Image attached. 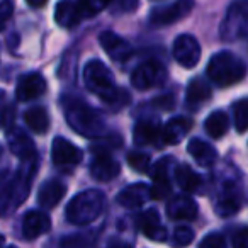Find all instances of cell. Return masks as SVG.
<instances>
[{"mask_svg":"<svg viewBox=\"0 0 248 248\" xmlns=\"http://www.w3.org/2000/svg\"><path fill=\"white\" fill-rule=\"evenodd\" d=\"M150 163H152V160H150V156L146 155V153L133 152L128 155V165L131 167L135 172H140V173L148 172Z\"/></svg>","mask_w":248,"mask_h":248,"instance_id":"32","label":"cell"},{"mask_svg":"<svg viewBox=\"0 0 248 248\" xmlns=\"http://www.w3.org/2000/svg\"><path fill=\"white\" fill-rule=\"evenodd\" d=\"M99 43L102 46V49L117 63L128 62L133 56V48L124 38H121L119 34L112 31H104L99 36Z\"/></svg>","mask_w":248,"mask_h":248,"instance_id":"10","label":"cell"},{"mask_svg":"<svg viewBox=\"0 0 248 248\" xmlns=\"http://www.w3.org/2000/svg\"><path fill=\"white\" fill-rule=\"evenodd\" d=\"M31 7H34V9H39V7H45L46 4H48V0H26Z\"/></svg>","mask_w":248,"mask_h":248,"instance_id":"40","label":"cell"},{"mask_svg":"<svg viewBox=\"0 0 248 248\" xmlns=\"http://www.w3.org/2000/svg\"><path fill=\"white\" fill-rule=\"evenodd\" d=\"M83 82L90 92L100 97L106 104H112V106L119 104L121 106V104L128 102L129 99L128 93L117 89L112 73L99 60H90L83 66Z\"/></svg>","mask_w":248,"mask_h":248,"instance_id":"1","label":"cell"},{"mask_svg":"<svg viewBox=\"0 0 248 248\" xmlns=\"http://www.w3.org/2000/svg\"><path fill=\"white\" fill-rule=\"evenodd\" d=\"M14 123V109L11 106L0 110V128L9 129Z\"/></svg>","mask_w":248,"mask_h":248,"instance_id":"37","label":"cell"},{"mask_svg":"<svg viewBox=\"0 0 248 248\" xmlns=\"http://www.w3.org/2000/svg\"><path fill=\"white\" fill-rule=\"evenodd\" d=\"M207 77L219 87H231L247 77V65L234 53L221 51L209 60Z\"/></svg>","mask_w":248,"mask_h":248,"instance_id":"3","label":"cell"},{"mask_svg":"<svg viewBox=\"0 0 248 248\" xmlns=\"http://www.w3.org/2000/svg\"><path fill=\"white\" fill-rule=\"evenodd\" d=\"M172 158H163L153 169V186H152V197L156 201H162L169 197L172 192V186H170V177H169V163Z\"/></svg>","mask_w":248,"mask_h":248,"instance_id":"18","label":"cell"},{"mask_svg":"<svg viewBox=\"0 0 248 248\" xmlns=\"http://www.w3.org/2000/svg\"><path fill=\"white\" fill-rule=\"evenodd\" d=\"M187 152L201 167H213L217 160V152L214 150V146L199 138L190 140L187 145Z\"/></svg>","mask_w":248,"mask_h":248,"instance_id":"24","label":"cell"},{"mask_svg":"<svg viewBox=\"0 0 248 248\" xmlns=\"http://www.w3.org/2000/svg\"><path fill=\"white\" fill-rule=\"evenodd\" d=\"M153 106L158 107V109H165V110H170L175 107V99H173V95H160L156 97L155 100H153Z\"/></svg>","mask_w":248,"mask_h":248,"instance_id":"38","label":"cell"},{"mask_svg":"<svg viewBox=\"0 0 248 248\" xmlns=\"http://www.w3.org/2000/svg\"><path fill=\"white\" fill-rule=\"evenodd\" d=\"M233 245L236 248H248V228H241L234 233Z\"/></svg>","mask_w":248,"mask_h":248,"instance_id":"39","label":"cell"},{"mask_svg":"<svg viewBox=\"0 0 248 248\" xmlns=\"http://www.w3.org/2000/svg\"><path fill=\"white\" fill-rule=\"evenodd\" d=\"M219 34L224 41H236L248 36V0H236L230 5L223 22Z\"/></svg>","mask_w":248,"mask_h":248,"instance_id":"6","label":"cell"},{"mask_svg":"<svg viewBox=\"0 0 248 248\" xmlns=\"http://www.w3.org/2000/svg\"><path fill=\"white\" fill-rule=\"evenodd\" d=\"M150 197H152V189L146 184H133V186H128L126 189L121 190L116 201L123 207L136 209V207H141L143 204L148 202Z\"/></svg>","mask_w":248,"mask_h":248,"instance_id":"13","label":"cell"},{"mask_svg":"<svg viewBox=\"0 0 248 248\" xmlns=\"http://www.w3.org/2000/svg\"><path fill=\"white\" fill-rule=\"evenodd\" d=\"M213 92H211V87L204 82L202 78H196L189 83L186 92V99H187V106H201V104L207 102L211 99Z\"/></svg>","mask_w":248,"mask_h":248,"instance_id":"28","label":"cell"},{"mask_svg":"<svg viewBox=\"0 0 248 248\" xmlns=\"http://www.w3.org/2000/svg\"><path fill=\"white\" fill-rule=\"evenodd\" d=\"M167 214L169 217L177 221H190L197 216V204L189 196H175L170 199L169 206H167Z\"/></svg>","mask_w":248,"mask_h":248,"instance_id":"21","label":"cell"},{"mask_svg":"<svg viewBox=\"0 0 248 248\" xmlns=\"http://www.w3.org/2000/svg\"><path fill=\"white\" fill-rule=\"evenodd\" d=\"M196 0H175L170 5L156 7L150 14V21L156 26H169L177 21H182L184 17L192 12Z\"/></svg>","mask_w":248,"mask_h":248,"instance_id":"8","label":"cell"},{"mask_svg":"<svg viewBox=\"0 0 248 248\" xmlns=\"http://www.w3.org/2000/svg\"><path fill=\"white\" fill-rule=\"evenodd\" d=\"M204 129H206V133L211 138H216V140L223 138L228 133V129H230V117L223 110H214L204 121Z\"/></svg>","mask_w":248,"mask_h":248,"instance_id":"27","label":"cell"},{"mask_svg":"<svg viewBox=\"0 0 248 248\" xmlns=\"http://www.w3.org/2000/svg\"><path fill=\"white\" fill-rule=\"evenodd\" d=\"M173 58L184 68H194L201 60V45L194 36L182 34L173 43Z\"/></svg>","mask_w":248,"mask_h":248,"instance_id":"9","label":"cell"},{"mask_svg":"<svg viewBox=\"0 0 248 248\" xmlns=\"http://www.w3.org/2000/svg\"><path fill=\"white\" fill-rule=\"evenodd\" d=\"M175 180L184 192H196L202 186V179L197 172H194L189 165L182 163L175 169Z\"/></svg>","mask_w":248,"mask_h":248,"instance_id":"26","label":"cell"},{"mask_svg":"<svg viewBox=\"0 0 248 248\" xmlns=\"http://www.w3.org/2000/svg\"><path fill=\"white\" fill-rule=\"evenodd\" d=\"M4 241H5V238H4V234H0V245H2V243H4Z\"/></svg>","mask_w":248,"mask_h":248,"instance_id":"41","label":"cell"},{"mask_svg":"<svg viewBox=\"0 0 248 248\" xmlns=\"http://www.w3.org/2000/svg\"><path fill=\"white\" fill-rule=\"evenodd\" d=\"M138 226L146 238L153 241L167 240V228L160 223V214L155 209H148L138 217Z\"/></svg>","mask_w":248,"mask_h":248,"instance_id":"19","label":"cell"},{"mask_svg":"<svg viewBox=\"0 0 248 248\" xmlns=\"http://www.w3.org/2000/svg\"><path fill=\"white\" fill-rule=\"evenodd\" d=\"M224 245H226L224 238L217 233L209 234V236L204 238V240L201 241V248H223Z\"/></svg>","mask_w":248,"mask_h":248,"instance_id":"36","label":"cell"},{"mask_svg":"<svg viewBox=\"0 0 248 248\" xmlns=\"http://www.w3.org/2000/svg\"><path fill=\"white\" fill-rule=\"evenodd\" d=\"M12 14H14V4H12L11 0L0 2V32L5 29L7 22L11 21Z\"/></svg>","mask_w":248,"mask_h":248,"instance_id":"35","label":"cell"},{"mask_svg":"<svg viewBox=\"0 0 248 248\" xmlns=\"http://www.w3.org/2000/svg\"><path fill=\"white\" fill-rule=\"evenodd\" d=\"M234 112V126H236L238 133L248 131V99L238 100L233 106Z\"/></svg>","mask_w":248,"mask_h":248,"instance_id":"30","label":"cell"},{"mask_svg":"<svg viewBox=\"0 0 248 248\" xmlns=\"http://www.w3.org/2000/svg\"><path fill=\"white\" fill-rule=\"evenodd\" d=\"M121 173V165L107 153H97L95 160L90 163V175L100 182L116 179Z\"/></svg>","mask_w":248,"mask_h":248,"instance_id":"17","label":"cell"},{"mask_svg":"<svg viewBox=\"0 0 248 248\" xmlns=\"http://www.w3.org/2000/svg\"><path fill=\"white\" fill-rule=\"evenodd\" d=\"M110 5L116 14H129L138 9L140 0H110Z\"/></svg>","mask_w":248,"mask_h":248,"instance_id":"34","label":"cell"},{"mask_svg":"<svg viewBox=\"0 0 248 248\" xmlns=\"http://www.w3.org/2000/svg\"><path fill=\"white\" fill-rule=\"evenodd\" d=\"M7 145L11 152L22 162H34L36 158V146L32 140L19 128L7 129Z\"/></svg>","mask_w":248,"mask_h":248,"instance_id":"11","label":"cell"},{"mask_svg":"<svg viewBox=\"0 0 248 248\" xmlns=\"http://www.w3.org/2000/svg\"><path fill=\"white\" fill-rule=\"evenodd\" d=\"M51 158L56 165H77V163L82 162L83 153H82V150L77 148L68 140L58 136V138H55V141H53Z\"/></svg>","mask_w":248,"mask_h":248,"instance_id":"12","label":"cell"},{"mask_svg":"<svg viewBox=\"0 0 248 248\" xmlns=\"http://www.w3.org/2000/svg\"><path fill=\"white\" fill-rule=\"evenodd\" d=\"M66 123L78 135L97 140L106 133V119L99 110L78 100H72L65 109Z\"/></svg>","mask_w":248,"mask_h":248,"instance_id":"2","label":"cell"},{"mask_svg":"<svg viewBox=\"0 0 248 248\" xmlns=\"http://www.w3.org/2000/svg\"><path fill=\"white\" fill-rule=\"evenodd\" d=\"M194 231L187 226H179L175 231H173V238H172V243L173 245H179V247H187L194 241Z\"/></svg>","mask_w":248,"mask_h":248,"instance_id":"33","label":"cell"},{"mask_svg":"<svg viewBox=\"0 0 248 248\" xmlns=\"http://www.w3.org/2000/svg\"><path fill=\"white\" fill-rule=\"evenodd\" d=\"M240 206H241L240 196L236 192H226L223 196V199L219 201V204H217V214L223 217H228L231 214L238 213Z\"/></svg>","mask_w":248,"mask_h":248,"instance_id":"29","label":"cell"},{"mask_svg":"<svg viewBox=\"0 0 248 248\" xmlns=\"http://www.w3.org/2000/svg\"><path fill=\"white\" fill-rule=\"evenodd\" d=\"M66 194V186L58 179H51L48 182H45L39 189L38 194V202L41 204L43 207H55L56 204H60V201L65 197Z\"/></svg>","mask_w":248,"mask_h":248,"instance_id":"23","label":"cell"},{"mask_svg":"<svg viewBox=\"0 0 248 248\" xmlns=\"http://www.w3.org/2000/svg\"><path fill=\"white\" fill-rule=\"evenodd\" d=\"M167 78V70L156 60H150L138 66L131 75V85L138 90H148L163 83Z\"/></svg>","mask_w":248,"mask_h":248,"instance_id":"7","label":"cell"},{"mask_svg":"<svg viewBox=\"0 0 248 248\" xmlns=\"http://www.w3.org/2000/svg\"><path fill=\"white\" fill-rule=\"evenodd\" d=\"M78 5L83 12V17H90V16L102 12L107 5H110V0H78Z\"/></svg>","mask_w":248,"mask_h":248,"instance_id":"31","label":"cell"},{"mask_svg":"<svg viewBox=\"0 0 248 248\" xmlns=\"http://www.w3.org/2000/svg\"><path fill=\"white\" fill-rule=\"evenodd\" d=\"M133 138H135L136 145H156L158 140H162V128H160L158 121L155 119L140 121L135 126Z\"/></svg>","mask_w":248,"mask_h":248,"instance_id":"22","label":"cell"},{"mask_svg":"<svg viewBox=\"0 0 248 248\" xmlns=\"http://www.w3.org/2000/svg\"><path fill=\"white\" fill-rule=\"evenodd\" d=\"M49 228H51V219L48 214L41 213V211H29L22 221V234L28 240L41 236L43 233L49 231Z\"/></svg>","mask_w":248,"mask_h":248,"instance_id":"20","label":"cell"},{"mask_svg":"<svg viewBox=\"0 0 248 248\" xmlns=\"http://www.w3.org/2000/svg\"><path fill=\"white\" fill-rule=\"evenodd\" d=\"M83 19V12L80 5L73 0H60L55 9V21L65 29H73Z\"/></svg>","mask_w":248,"mask_h":248,"instance_id":"15","label":"cell"},{"mask_svg":"<svg viewBox=\"0 0 248 248\" xmlns=\"http://www.w3.org/2000/svg\"><path fill=\"white\" fill-rule=\"evenodd\" d=\"M194 123L189 117H173L162 128L163 145H179L192 129Z\"/></svg>","mask_w":248,"mask_h":248,"instance_id":"16","label":"cell"},{"mask_svg":"<svg viewBox=\"0 0 248 248\" xmlns=\"http://www.w3.org/2000/svg\"><path fill=\"white\" fill-rule=\"evenodd\" d=\"M46 92V80L43 78L39 73H29L24 75L17 83V89H16V97L21 102H28L36 97L43 95Z\"/></svg>","mask_w":248,"mask_h":248,"instance_id":"14","label":"cell"},{"mask_svg":"<svg viewBox=\"0 0 248 248\" xmlns=\"http://www.w3.org/2000/svg\"><path fill=\"white\" fill-rule=\"evenodd\" d=\"M24 123L32 133L45 135L49 129V116L45 107H31L24 112Z\"/></svg>","mask_w":248,"mask_h":248,"instance_id":"25","label":"cell"},{"mask_svg":"<svg viewBox=\"0 0 248 248\" xmlns=\"http://www.w3.org/2000/svg\"><path fill=\"white\" fill-rule=\"evenodd\" d=\"M31 190V175L24 170L17 173L0 172V216L9 214L28 197Z\"/></svg>","mask_w":248,"mask_h":248,"instance_id":"5","label":"cell"},{"mask_svg":"<svg viewBox=\"0 0 248 248\" xmlns=\"http://www.w3.org/2000/svg\"><path fill=\"white\" fill-rule=\"evenodd\" d=\"M104 207H106V197L100 190H83L68 202L65 216L72 224L83 226L93 223L102 214Z\"/></svg>","mask_w":248,"mask_h":248,"instance_id":"4","label":"cell"}]
</instances>
